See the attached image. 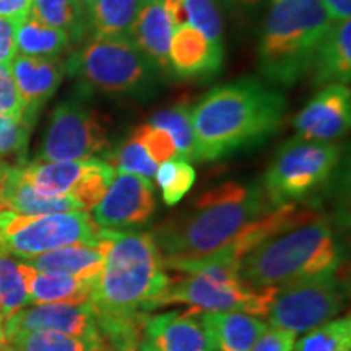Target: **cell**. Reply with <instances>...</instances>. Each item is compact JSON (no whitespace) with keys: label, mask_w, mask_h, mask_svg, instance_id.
<instances>
[{"label":"cell","mask_w":351,"mask_h":351,"mask_svg":"<svg viewBox=\"0 0 351 351\" xmlns=\"http://www.w3.org/2000/svg\"><path fill=\"white\" fill-rule=\"evenodd\" d=\"M108 249L90 304L112 351L140 345L143 319L171 278L152 232L104 230Z\"/></svg>","instance_id":"obj_1"},{"label":"cell","mask_w":351,"mask_h":351,"mask_svg":"<svg viewBox=\"0 0 351 351\" xmlns=\"http://www.w3.org/2000/svg\"><path fill=\"white\" fill-rule=\"evenodd\" d=\"M257 184L228 181L197 197L192 207L152 231L165 267L226 252L245 228L269 212Z\"/></svg>","instance_id":"obj_2"},{"label":"cell","mask_w":351,"mask_h":351,"mask_svg":"<svg viewBox=\"0 0 351 351\" xmlns=\"http://www.w3.org/2000/svg\"><path fill=\"white\" fill-rule=\"evenodd\" d=\"M287 98L257 78L213 88L192 108L194 161H217L256 147L282 125Z\"/></svg>","instance_id":"obj_3"},{"label":"cell","mask_w":351,"mask_h":351,"mask_svg":"<svg viewBox=\"0 0 351 351\" xmlns=\"http://www.w3.org/2000/svg\"><path fill=\"white\" fill-rule=\"evenodd\" d=\"M341 258L343 251L330 219L317 213L245 254L239 265V276L254 288L278 289L339 269Z\"/></svg>","instance_id":"obj_4"},{"label":"cell","mask_w":351,"mask_h":351,"mask_svg":"<svg viewBox=\"0 0 351 351\" xmlns=\"http://www.w3.org/2000/svg\"><path fill=\"white\" fill-rule=\"evenodd\" d=\"M332 25L322 0H270L258 44L263 78L280 86L300 82Z\"/></svg>","instance_id":"obj_5"},{"label":"cell","mask_w":351,"mask_h":351,"mask_svg":"<svg viewBox=\"0 0 351 351\" xmlns=\"http://www.w3.org/2000/svg\"><path fill=\"white\" fill-rule=\"evenodd\" d=\"M241 262L213 256L197 262L169 265L186 276L169 282L155 301L156 307L186 304L192 313H244L267 317L278 289L254 288L239 276Z\"/></svg>","instance_id":"obj_6"},{"label":"cell","mask_w":351,"mask_h":351,"mask_svg":"<svg viewBox=\"0 0 351 351\" xmlns=\"http://www.w3.org/2000/svg\"><path fill=\"white\" fill-rule=\"evenodd\" d=\"M80 88L108 96L148 98L161 83L160 69L132 38H93L65 60Z\"/></svg>","instance_id":"obj_7"},{"label":"cell","mask_w":351,"mask_h":351,"mask_svg":"<svg viewBox=\"0 0 351 351\" xmlns=\"http://www.w3.org/2000/svg\"><path fill=\"white\" fill-rule=\"evenodd\" d=\"M101 228L85 210L26 217L0 208V247L23 261L67 245H96Z\"/></svg>","instance_id":"obj_8"},{"label":"cell","mask_w":351,"mask_h":351,"mask_svg":"<svg viewBox=\"0 0 351 351\" xmlns=\"http://www.w3.org/2000/svg\"><path fill=\"white\" fill-rule=\"evenodd\" d=\"M341 156L339 145L295 137L280 147L263 178V194L274 207L296 204L330 178Z\"/></svg>","instance_id":"obj_9"},{"label":"cell","mask_w":351,"mask_h":351,"mask_svg":"<svg viewBox=\"0 0 351 351\" xmlns=\"http://www.w3.org/2000/svg\"><path fill=\"white\" fill-rule=\"evenodd\" d=\"M86 91L60 101L52 109L36 161H75L109 152L108 129L85 101Z\"/></svg>","instance_id":"obj_10"},{"label":"cell","mask_w":351,"mask_h":351,"mask_svg":"<svg viewBox=\"0 0 351 351\" xmlns=\"http://www.w3.org/2000/svg\"><path fill=\"white\" fill-rule=\"evenodd\" d=\"M345 306L339 269L327 270L278 288L267 314L269 327L306 333L335 319Z\"/></svg>","instance_id":"obj_11"},{"label":"cell","mask_w":351,"mask_h":351,"mask_svg":"<svg viewBox=\"0 0 351 351\" xmlns=\"http://www.w3.org/2000/svg\"><path fill=\"white\" fill-rule=\"evenodd\" d=\"M23 178L47 197H73L83 210L95 207L106 192L109 166L104 160L33 161L21 166Z\"/></svg>","instance_id":"obj_12"},{"label":"cell","mask_w":351,"mask_h":351,"mask_svg":"<svg viewBox=\"0 0 351 351\" xmlns=\"http://www.w3.org/2000/svg\"><path fill=\"white\" fill-rule=\"evenodd\" d=\"M155 213L156 197L150 179L138 174L119 173L93 208V219L104 230H122L142 226L150 221Z\"/></svg>","instance_id":"obj_13"},{"label":"cell","mask_w":351,"mask_h":351,"mask_svg":"<svg viewBox=\"0 0 351 351\" xmlns=\"http://www.w3.org/2000/svg\"><path fill=\"white\" fill-rule=\"evenodd\" d=\"M20 332H59L78 339L101 340L98 319L90 302H52L16 311L3 320V335L7 339Z\"/></svg>","instance_id":"obj_14"},{"label":"cell","mask_w":351,"mask_h":351,"mask_svg":"<svg viewBox=\"0 0 351 351\" xmlns=\"http://www.w3.org/2000/svg\"><path fill=\"white\" fill-rule=\"evenodd\" d=\"M138 351H215L199 313H166L143 319Z\"/></svg>","instance_id":"obj_15"},{"label":"cell","mask_w":351,"mask_h":351,"mask_svg":"<svg viewBox=\"0 0 351 351\" xmlns=\"http://www.w3.org/2000/svg\"><path fill=\"white\" fill-rule=\"evenodd\" d=\"M351 93L348 86L332 83L320 90L295 117L298 137L332 142L350 129Z\"/></svg>","instance_id":"obj_16"},{"label":"cell","mask_w":351,"mask_h":351,"mask_svg":"<svg viewBox=\"0 0 351 351\" xmlns=\"http://www.w3.org/2000/svg\"><path fill=\"white\" fill-rule=\"evenodd\" d=\"M10 69L23 103V119L34 125L39 111L56 95L64 75L67 73L65 60H60L59 57L20 54L13 57Z\"/></svg>","instance_id":"obj_17"},{"label":"cell","mask_w":351,"mask_h":351,"mask_svg":"<svg viewBox=\"0 0 351 351\" xmlns=\"http://www.w3.org/2000/svg\"><path fill=\"white\" fill-rule=\"evenodd\" d=\"M225 59L223 44L212 43L191 25L176 26L169 46V70L174 77L208 78L221 69Z\"/></svg>","instance_id":"obj_18"},{"label":"cell","mask_w":351,"mask_h":351,"mask_svg":"<svg viewBox=\"0 0 351 351\" xmlns=\"http://www.w3.org/2000/svg\"><path fill=\"white\" fill-rule=\"evenodd\" d=\"M0 208L38 217L83 210L73 197H47L39 194L23 178L21 166L0 165Z\"/></svg>","instance_id":"obj_19"},{"label":"cell","mask_w":351,"mask_h":351,"mask_svg":"<svg viewBox=\"0 0 351 351\" xmlns=\"http://www.w3.org/2000/svg\"><path fill=\"white\" fill-rule=\"evenodd\" d=\"M23 276L28 304H85L93 295L96 278H78V276L47 275L34 270L29 263L19 262Z\"/></svg>","instance_id":"obj_20"},{"label":"cell","mask_w":351,"mask_h":351,"mask_svg":"<svg viewBox=\"0 0 351 351\" xmlns=\"http://www.w3.org/2000/svg\"><path fill=\"white\" fill-rule=\"evenodd\" d=\"M108 243L101 228V238L96 245L77 244L56 251L44 252L41 256L25 261L34 270L47 275L78 276V278H98L104 265Z\"/></svg>","instance_id":"obj_21"},{"label":"cell","mask_w":351,"mask_h":351,"mask_svg":"<svg viewBox=\"0 0 351 351\" xmlns=\"http://www.w3.org/2000/svg\"><path fill=\"white\" fill-rule=\"evenodd\" d=\"M173 29L163 0H142L132 39L163 75H171L169 46Z\"/></svg>","instance_id":"obj_22"},{"label":"cell","mask_w":351,"mask_h":351,"mask_svg":"<svg viewBox=\"0 0 351 351\" xmlns=\"http://www.w3.org/2000/svg\"><path fill=\"white\" fill-rule=\"evenodd\" d=\"M313 83L315 86L351 80V21H333L326 38L315 51L313 65Z\"/></svg>","instance_id":"obj_23"},{"label":"cell","mask_w":351,"mask_h":351,"mask_svg":"<svg viewBox=\"0 0 351 351\" xmlns=\"http://www.w3.org/2000/svg\"><path fill=\"white\" fill-rule=\"evenodd\" d=\"M202 322L212 337L215 351H251L269 324L244 313H204Z\"/></svg>","instance_id":"obj_24"},{"label":"cell","mask_w":351,"mask_h":351,"mask_svg":"<svg viewBox=\"0 0 351 351\" xmlns=\"http://www.w3.org/2000/svg\"><path fill=\"white\" fill-rule=\"evenodd\" d=\"M142 0H93L88 28L93 38H132Z\"/></svg>","instance_id":"obj_25"},{"label":"cell","mask_w":351,"mask_h":351,"mask_svg":"<svg viewBox=\"0 0 351 351\" xmlns=\"http://www.w3.org/2000/svg\"><path fill=\"white\" fill-rule=\"evenodd\" d=\"M29 15L44 25L62 29L72 43H82L90 32L83 0H33Z\"/></svg>","instance_id":"obj_26"},{"label":"cell","mask_w":351,"mask_h":351,"mask_svg":"<svg viewBox=\"0 0 351 351\" xmlns=\"http://www.w3.org/2000/svg\"><path fill=\"white\" fill-rule=\"evenodd\" d=\"M15 41L21 56L32 57H59L72 43L62 29L44 25L32 15L16 23Z\"/></svg>","instance_id":"obj_27"},{"label":"cell","mask_w":351,"mask_h":351,"mask_svg":"<svg viewBox=\"0 0 351 351\" xmlns=\"http://www.w3.org/2000/svg\"><path fill=\"white\" fill-rule=\"evenodd\" d=\"M148 124L168 132L174 140L179 158L194 161L195 135L194 125H192V108L187 103L160 109L150 117Z\"/></svg>","instance_id":"obj_28"},{"label":"cell","mask_w":351,"mask_h":351,"mask_svg":"<svg viewBox=\"0 0 351 351\" xmlns=\"http://www.w3.org/2000/svg\"><path fill=\"white\" fill-rule=\"evenodd\" d=\"M99 341L59 332H20L7 337L5 348L7 351H90Z\"/></svg>","instance_id":"obj_29"},{"label":"cell","mask_w":351,"mask_h":351,"mask_svg":"<svg viewBox=\"0 0 351 351\" xmlns=\"http://www.w3.org/2000/svg\"><path fill=\"white\" fill-rule=\"evenodd\" d=\"M293 351H351L350 315L311 328L302 339L295 341Z\"/></svg>","instance_id":"obj_30"},{"label":"cell","mask_w":351,"mask_h":351,"mask_svg":"<svg viewBox=\"0 0 351 351\" xmlns=\"http://www.w3.org/2000/svg\"><path fill=\"white\" fill-rule=\"evenodd\" d=\"M156 184L168 207H174L189 194L195 182V169L184 158H173L158 166Z\"/></svg>","instance_id":"obj_31"},{"label":"cell","mask_w":351,"mask_h":351,"mask_svg":"<svg viewBox=\"0 0 351 351\" xmlns=\"http://www.w3.org/2000/svg\"><path fill=\"white\" fill-rule=\"evenodd\" d=\"M28 304L23 276L19 262L0 247V307L5 320Z\"/></svg>","instance_id":"obj_32"},{"label":"cell","mask_w":351,"mask_h":351,"mask_svg":"<svg viewBox=\"0 0 351 351\" xmlns=\"http://www.w3.org/2000/svg\"><path fill=\"white\" fill-rule=\"evenodd\" d=\"M32 130V122L0 116V165L23 166L28 163L26 155Z\"/></svg>","instance_id":"obj_33"},{"label":"cell","mask_w":351,"mask_h":351,"mask_svg":"<svg viewBox=\"0 0 351 351\" xmlns=\"http://www.w3.org/2000/svg\"><path fill=\"white\" fill-rule=\"evenodd\" d=\"M187 25L194 26L212 43L223 44L225 15L223 0H184Z\"/></svg>","instance_id":"obj_34"},{"label":"cell","mask_w":351,"mask_h":351,"mask_svg":"<svg viewBox=\"0 0 351 351\" xmlns=\"http://www.w3.org/2000/svg\"><path fill=\"white\" fill-rule=\"evenodd\" d=\"M104 160L112 166L114 169H119L121 173L138 174L143 178L152 179L156 174L158 165L152 160L150 155L145 152V148L134 138L125 140L117 145L114 150H109Z\"/></svg>","instance_id":"obj_35"},{"label":"cell","mask_w":351,"mask_h":351,"mask_svg":"<svg viewBox=\"0 0 351 351\" xmlns=\"http://www.w3.org/2000/svg\"><path fill=\"white\" fill-rule=\"evenodd\" d=\"M132 138L138 142L145 148V152L150 155V158L156 165L165 163V161L178 158V148L168 132L155 127L152 124L140 125L138 129L134 130Z\"/></svg>","instance_id":"obj_36"},{"label":"cell","mask_w":351,"mask_h":351,"mask_svg":"<svg viewBox=\"0 0 351 351\" xmlns=\"http://www.w3.org/2000/svg\"><path fill=\"white\" fill-rule=\"evenodd\" d=\"M23 112V103L16 83L13 80L10 64H0V116L25 121Z\"/></svg>","instance_id":"obj_37"},{"label":"cell","mask_w":351,"mask_h":351,"mask_svg":"<svg viewBox=\"0 0 351 351\" xmlns=\"http://www.w3.org/2000/svg\"><path fill=\"white\" fill-rule=\"evenodd\" d=\"M296 341V333L283 328L269 327L262 333L251 351H293Z\"/></svg>","instance_id":"obj_38"},{"label":"cell","mask_w":351,"mask_h":351,"mask_svg":"<svg viewBox=\"0 0 351 351\" xmlns=\"http://www.w3.org/2000/svg\"><path fill=\"white\" fill-rule=\"evenodd\" d=\"M33 0H0V16L20 23L32 12Z\"/></svg>","instance_id":"obj_39"},{"label":"cell","mask_w":351,"mask_h":351,"mask_svg":"<svg viewBox=\"0 0 351 351\" xmlns=\"http://www.w3.org/2000/svg\"><path fill=\"white\" fill-rule=\"evenodd\" d=\"M332 21H345L351 16V0H322Z\"/></svg>","instance_id":"obj_40"},{"label":"cell","mask_w":351,"mask_h":351,"mask_svg":"<svg viewBox=\"0 0 351 351\" xmlns=\"http://www.w3.org/2000/svg\"><path fill=\"white\" fill-rule=\"evenodd\" d=\"M226 2L236 8H254L257 7L262 0H226Z\"/></svg>","instance_id":"obj_41"},{"label":"cell","mask_w":351,"mask_h":351,"mask_svg":"<svg viewBox=\"0 0 351 351\" xmlns=\"http://www.w3.org/2000/svg\"><path fill=\"white\" fill-rule=\"evenodd\" d=\"M0 351H7L5 348V335H3V317L0 314Z\"/></svg>","instance_id":"obj_42"},{"label":"cell","mask_w":351,"mask_h":351,"mask_svg":"<svg viewBox=\"0 0 351 351\" xmlns=\"http://www.w3.org/2000/svg\"><path fill=\"white\" fill-rule=\"evenodd\" d=\"M90 351H112V348L108 343H104L103 340H101L99 343L96 345V346H93V348H91Z\"/></svg>","instance_id":"obj_43"},{"label":"cell","mask_w":351,"mask_h":351,"mask_svg":"<svg viewBox=\"0 0 351 351\" xmlns=\"http://www.w3.org/2000/svg\"><path fill=\"white\" fill-rule=\"evenodd\" d=\"M83 2H85V5H86V8L91 5V2H93V0H83Z\"/></svg>","instance_id":"obj_44"},{"label":"cell","mask_w":351,"mask_h":351,"mask_svg":"<svg viewBox=\"0 0 351 351\" xmlns=\"http://www.w3.org/2000/svg\"><path fill=\"white\" fill-rule=\"evenodd\" d=\"M119 351H138V346H137V348H124V350H119Z\"/></svg>","instance_id":"obj_45"},{"label":"cell","mask_w":351,"mask_h":351,"mask_svg":"<svg viewBox=\"0 0 351 351\" xmlns=\"http://www.w3.org/2000/svg\"><path fill=\"white\" fill-rule=\"evenodd\" d=\"M0 314H2V307H0Z\"/></svg>","instance_id":"obj_46"}]
</instances>
